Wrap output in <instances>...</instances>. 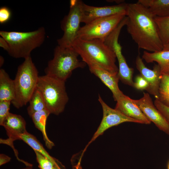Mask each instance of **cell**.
I'll list each match as a JSON object with an SVG mask.
<instances>
[{
	"label": "cell",
	"mask_w": 169,
	"mask_h": 169,
	"mask_svg": "<svg viewBox=\"0 0 169 169\" xmlns=\"http://www.w3.org/2000/svg\"><path fill=\"white\" fill-rule=\"evenodd\" d=\"M65 83L46 75L39 77L36 88L42 95L46 109L51 114L59 115L68 101Z\"/></svg>",
	"instance_id": "cell-6"
},
{
	"label": "cell",
	"mask_w": 169,
	"mask_h": 169,
	"mask_svg": "<svg viewBox=\"0 0 169 169\" xmlns=\"http://www.w3.org/2000/svg\"><path fill=\"white\" fill-rule=\"evenodd\" d=\"M98 99L102 108L103 118L92 139L83 151L82 153H83L91 143L109 128L125 122L139 123L138 121L126 116L116 109L110 107L104 101L99 95Z\"/></svg>",
	"instance_id": "cell-9"
},
{
	"label": "cell",
	"mask_w": 169,
	"mask_h": 169,
	"mask_svg": "<svg viewBox=\"0 0 169 169\" xmlns=\"http://www.w3.org/2000/svg\"><path fill=\"white\" fill-rule=\"evenodd\" d=\"M169 107V75L162 74L159 89V99Z\"/></svg>",
	"instance_id": "cell-24"
},
{
	"label": "cell",
	"mask_w": 169,
	"mask_h": 169,
	"mask_svg": "<svg viewBox=\"0 0 169 169\" xmlns=\"http://www.w3.org/2000/svg\"><path fill=\"white\" fill-rule=\"evenodd\" d=\"M22 169H33L32 166H26V167L23 168Z\"/></svg>",
	"instance_id": "cell-35"
},
{
	"label": "cell",
	"mask_w": 169,
	"mask_h": 169,
	"mask_svg": "<svg viewBox=\"0 0 169 169\" xmlns=\"http://www.w3.org/2000/svg\"><path fill=\"white\" fill-rule=\"evenodd\" d=\"M11 103V101H0V125L10 113L9 111Z\"/></svg>",
	"instance_id": "cell-26"
},
{
	"label": "cell",
	"mask_w": 169,
	"mask_h": 169,
	"mask_svg": "<svg viewBox=\"0 0 169 169\" xmlns=\"http://www.w3.org/2000/svg\"><path fill=\"white\" fill-rule=\"evenodd\" d=\"M163 50H169V43L164 46Z\"/></svg>",
	"instance_id": "cell-33"
},
{
	"label": "cell",
	"mask_w": 169,
	"mask_h": 169,
	"mask_svg": "<svg viewBox=\"0 0 169 169\" xmlns=\"http://www.w3.org/2000/svg\"><path fill=\"white\" fill-rule=\"evenodd\" d=\"M34 151L36 154L39 169H54L55 166L57 165L64 166L63 165L55 164L38 151L36 150Z\"/></svg>",
	"instance_id": "cell-25"
},
{
	"label": "cell",
	"mask_w": 169,
	"mask_h": 169,
	"mask_svg": "<svg viewBox=\"0 0 169 169\" xmlns=\"http://www.w3.org/2000/svg\"><path fill=\"white\" fill-rule=\"evenodd\" d=\"M54 169H65L64 166H55Z\"/></svg>",
	"instance_id": "cell-34"
},
{
	"label": "cell",
	"mask_w": 169,
	"mask_h": 169,
	"mask_svg": "<svg viewBox=\"0 0 169 169\" xmlns=\"http://www.w3.org/2000/svg\"><path fill=\"white\" fill-rule=\"evenodd\" d=\"M128 3L102 7L87 5L83 2L82 5L81 23L86 24L95 20L118 14L126 13Z\"/></svg>",
	"instance_id": "cell-10"
},
{
	"label": "cell",
	"mask_w": 169,
	"mask_h": 169,
	"mask_svg": "<svg viewBox=\"0 0 169 169\" xmlns=\"http://www.w3.org/2000/svg\"><path fill=\"white\" fill-rule=\"evenodd\" d=\"M72 47L87 65L95 64L112 73L117 74L116 56L104 41L99 39L86 40L77 38Z\"/></svg>",
	"instance_id": "cell-2"
},
{
	"label": "cell",
	"mask_w": 169,
	"mask_h": 169,
	"mask_svg": "<svg viewBox=\"0 0 169 169\" xmlns=\"http://www.w3.org/2000/svg\"><path fill=\"white\" fill-rule=\"evenodd\" d=\"M149 86L148 82L141 74L137 75L134 82V87L136 89L143 90H146Z\"/></svg>",
	"instance_id": "cell-28"
},
{
	"label": "cell",
	"mask_w": 169,
	"mask_h": 169,
	"mask_svg": "<svg viewBox=\"0 0 169 169\" xmlns=\"http://www.w3.org/2000/svg\"><path fill=\"white\" fill-rule=\"evenodd\" d=\"M83 2L80 0H71L70 9L61 23V28L64 32L61 38L57 40L58 45L64 47H72L77 38L81 27L82 5Z\"/></svg>",
	"instance_id": "cell-7"
},
{
	"label": "cell",
	"mask_w": 169,
	"mask_h": 169,
	"mask_svg": "<svg viewBox=\"0 0 169 169\" xmlns=\"http://www.w3.org/2000/svg\"><path fill=\"white\" fill-rule=\"evenodd\" d=\"M144 115L160 130L169 135V123L155 106L148 93L144 92L139 100L132 99Z\"/></svg>",
	"instance_id": "cell-12"
},
{
	"label": "cell",
	"mask_w": 169,
	"mask_h": 169,
	"mask_svg": "<svg viewBox=\"0 0 169 169\" xmlns=\"http://www.w3.org/2000/svg\"><path fill=\"white\" fill-rule=\"evenodd\" d=\"M167 169H169V161L167 164Z\"/></svg>",
	"instance_id": "cell-36"
},
{
	"label": "cell",
	"mask_w": 169,
	"mask_h": 169,
	"mask_svg": "<svg viewBox=\"0 0 169 169\" xmlns=\"http://www.w3.org/2000/svg\"><path fill=\"white\" fill-rule=\"evenodd\" d=\"M111 46L118 62V72L117 75L119 80L125 84L134 87V82L133 80L134 69L129 67L127 64L122 53L121 46L118 41H114Z\"/></svg>",
	"instance_id": "cell-16"
},
{
	"label": "cell",
	"mask_w": 169,
	"mask_h": 169,
	"mask_svg": "<svg viewBox=\"0 0 169 169\" xmlns=\"http://www.w3.org/2000/svg\"><path fill=\"white\" fill-rule=\"evenodd\" d=\"M4 62V59L2 56L0 57V66L1 67L3 64Z\"/></svg>",
	"instance_id": "cell-32"
},
{
	"label": "cell",
	"mask_w": 169,
	"mask_h": 169,
	"mask_svg": "<svg viewBox=\"0 0 169 169\" xmlns=\"http://www.w3.org/2000/svg\"><path fill=\"white\" fill-rule=\"evenodd\" d=\"M28 102L29 105L27 108V110L28 115L30 117L35 112L46 109L43 96L36 88Z\"/></svg>",
	"instance_id": "cell-22"
},
{
	"label": "cell",
	"mask_w": 169,
	"mask_h": 169,
	"mask_svg": "<svg viewBox=\"0 0 169 169\" xmlns=\"http://www.w3.org/2000/svg\"><path fill=\"white\" fill-rule=\"evenodd\" d=\"M155 17L169 16V0H139Z\"/></svg>",
	"instance_id": "cell-20"
},
{
	"label": "cell",
	"mask_w": 169,
	"mask_h": 169,
	"mask_svg": "<svg viewBox=\"0 0 169 169\" xmlns=\"http://www.w3.org/2000/svg\"><path fill=\"white\" fill-rule=\"evenodd\" d=\"M155 20L160 38L164 46L169 43V16L155 17Z\"/></svg>",
	"instance_id": "cell-23"
},
{
	"label": "cell",
	"mask_w": 169,
	"mask_h": 169,
	"mask_svg": "<svg viewBox=\"0 0 169 169\" xmlns=\"http://www.w3.org/2000/svg\"><path fill=\"white\" fill-rule=\"evenodd\" d=\"M39 77L31 56L24 59L18 66L14 79L15 96L11 103L15 107L19 109L29 102L36 89Z\"/></svg>",
	"instance_id": "cell-4"
},
{
	"label": "cell",
	"mask_w": 169,
	"mask_h": 169,
	"mask_svg": "<svg viewBox=\"0 0 169 169\" xmlns=\"http://www.w3.org/2000/svg\"><path fill=\"white\" fill-rule=\"evenodd\" d=\"M142 57L147 63L156 62L161 74L169 75V50H162L154 52L145 51Z\"/></svg>",
	"instance_id": "cell-17"
},
{
	"label": "cell",
	"mask_w": 169,
	"mask_h": 169,
	"mask_svg": "<svg viewBox=\"0 0 169 169\" xmlns=\"http://www.w3.org/2000/svg\"><path fill=\"white\" fill-rule=\"evenodd\" d=\"M0 46L7 52L9 49V45L7 42L1 36L0 37Z\"/></svg>",
	"instance_id": "cell-31"
},
{
	"label": "cell",
	"mask_w": 169,
	"mask_h": 169,
	"mask_svg": "<svg viewBox=\"0 0 169 169\" xmlns=\"http://www.w3.org/2000/svg\"><path fill=\"white\" fill-rule=\"evenodd\" d=\"M50 114L46 109L35 112L31 116L35 127L42 132L45 146L49 149L54 146V143L48 137L46 129L47 119Z\"/></svg>",
	"instance_id": "cell-19"
},
{
	"label": "cell",
	"mask_w": 169,
	"mask_h": 169,
	"mask_svg": "<svg viewBox=\"0 0 169 169\" xmlns=\"http://www.w3.org/2000/svg\"><path fill=\"white\" fill-rule=\"evenodd\" d=\"M90 72L98 77L111 91L114 100L124 94L120 89L117 74L112 73L95 64L88 65Z\"/></svg>",
	"instance_id": "cell-15"
},
{
	"label": "cell",
	"mask_w": 169,
	"mask_h": 169,
	"mask_svg": "<svg viewBox=\"0 0 169 169\" xmlns=\"http://www.w3.org/2000/svg\"><path fill=\"white\" fill-rule=\"evenodd\" d=\"M154 105L169 123V107L161 103L158 100L155 99Z\"/></svg>",
	"instance_id": "cell-27"
},
{
	"label": "cell",
	"mask_w": 169,
	"mask_h": 169,
	"mask_svg": "<svg viewBox=\"0 0 169 169\" xmlns=\"http://www.w3.org/2000/svg\"><path fill=\"white\" fill-rule=\"evenodd\" d=\"M138 55L136 60L137 69L147 81L149 86L146 90L149 93L154 96L155 99H159V89L162 74L158 64H155L152 70L147 68L143 60Z\"/></svg>",
	"instance_id": "cell-13"
},
{
	"label": "cell",
	"mask_w": 169,
	"mask_h": 169,
	"mask_svg": "<svg viewBox=\"0 0 169 169\" xmlns=\"http://www.w3.org/2000/svg\"><path fill=\"white\" fill-rule=\"evenodd\" d=\"M0 36L7 42V51L11 57L24 59L30 56L32 51L40 47L44 43L45 31L44 27L28 32L1 31Z\"/></svg>",
	"instance_id": "cell-3"
},
{
	"label": "cell",
	"mask_w": 169,
	"mask_h": 169,
	"mask_svg": "<svg viewBox=\"0 0 169 169\" xmlns=\"http://www.w3.org/2000/svg\"><path fill=\"white\" fill-rule=\"evenodd\" d=\"M0 125L5 128L8 137L6 140L1 138L0 143L10 146L14 150L16 157H18V153L14 147L13 142L20 140L21 135L27 131L24 119L20 115L10 113Z\"/></svg>",
	"instance_id": "cell-11"
},
{
	"label": "cell",
	"mask_w": 169,
	"mask_h": 169,
	"mask_svg": "<svg viewBox=\"0 0 169 169\" xmlns=\"http://www.w3.org/2000/svg\"><path fill=\"white\" fill-rule=\"evenodd\" d=\"M126 16L127 31L139 48L150 52L163 50L155 16L147 8L138 2L128 3Z\"/></svg>",
	"instance_id": "cell-1"
},
{
	"label": "cell",
	"mask_w": 169,
	"mask_h": 169,
	"mask_svg": "<svg viewBox=\"0 0 169 169\" xmlns=\"http://www.w3.org/2000/svg\"><path fill=\"white\" fill-rule=\"evenodd\" d=\"M11 159V158L3 154H0V166L8 162Z\"/></svg>",
	"instance_id": "cell-30"
},
{
	"label": "cell",
	"mask_w": 169,
	"mask_h": 169,
	"mask_svg": "<svg viewBox=\"0 0 169 169\" xmlns=\"http://www.w3.org/2000/svg\"><path fill=\"white\" fill-rule=\"evenodd\" d=\"M14 80L11 79L4 69H0V101L12 102L15 96Z\"/></svg>",
	"instance_id": "cell-18"
},
{
	"label": "cell",
	"mask_w": 169,
	"mask_h": 169,
	"mask_svg": "<svg viewBox=\"0 0 169 169\" xmlns=\"http://www.w3.org/2000/svg\"><path fill=\"white\" fill-rule=\"evenodd\" d=\"M11 13L10 9L6 7H2L0 8V23H6L10 19Z\"/></svg>",
	"instance_id": "cell-29"
},
{
	"label": "cell",
	"mask_w": 169,
	"mask_h": 169,
	"mask_svg": "<svg viewBox=\"0 0 169 169\" xmlns=\"http://www.w3.org/2000/svg\"><path fill=\"white\" fill-rule=\"evenodd\" d=\"M20 139L30 146L33 150L38 151L55 164L62 165L58 160L49 155L42 144L33 135L26 131L21 135Z\"/></svg>",
	"instance_id": "cell-21"
},
{
	"label": "cell",
	"mask_w": 169,
	"mask_h": 169,
	"mask_svg": "<svg viewBox=\"0 0 169 169\" xmlns=\"http://www.w3.org/2000/svg\"><path fill=\"white\" fill-rule=\"evenodd\" d=\"M79 56L72 47L58 45L54 49L53 58L45 69V75L65 82L74 70L85 66L86 64L79 59Z\"/></svg>",
	"instance_id": "cell-5"
},
{
	"label": "cell",
	"mask_w": 169,
	"mask_h": 169,
	"mask_svg": "<svg viewBox=\"0 0 169 169\" xmlns=\"http://www.w3.org/2000/svg\"><path fill=\"white\" fill-rule=\"evenodd\" d=\"M115 109L125 115L138 121L139 123L150 124L151 122L132 99L123 94L116 100Z\"/></svg>",
	"instance_id": "cell-14"
},
{
	"label": "cell",
	"mask_w": 169,
	"mask_h": 169,
	"mask_svg": "<svg viewBox=\"0 0 169 169\" xmlns=\"http://www.w3.org/2000/svg\"><path fill=\"white\" fill-rule=\"evenodd\" d=\"M126 16L118 14L95 20L81 27L77 38L89 40L99 39L105 41Z\"/></svg>",
	"instance_id": "cell-8"
}]
</instances>
